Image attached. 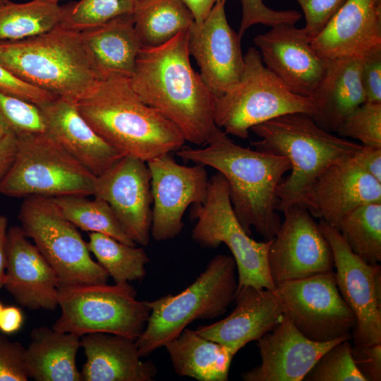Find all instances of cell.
<instances>
[{"instance_id":"obj_1","label":"cell","mask_w":381,"mask_h":381,"mask_svg":"<svg viewBox=\"0 0 381 381\" xmlns=\"http://www.w3.org/2000/svg\"><path fill=\"white\" fill-rule=\"evenodd\" d=\"M188 30L153 47H142L130 79L139 98L173 123L186 142L207 145L221 130L216 96L190 61Z\"/></svg>"},{"instance_id":"obj_2","label":"cell","mask_w":381,"mask_h":381,"mask_svg":"<svg viewBox=\"0 0 381 381\" xmlns=\"http://www.w3.org/2000/svg\"><path fill=\"white\" fill-rule=\"evenodd\" d=\"M176 153L184 162L212 167L223 175L234 212L248 235L253 226L265 241L274 238L282 223L277 189L291 169L286 157L237 145L222 129L206 147L183 145Z\"/></svg>"},{"instance_id":"obj_3","label":"cell","mask_w":381,"mask_h":381,"mask_svg":"<svg viewBox=\"0 0 381 381\" xmlns=\"http://www.w3.org/2000/svg\"><path fill=\"white\" fill-rule=\"evenodd\" d=\"M130 78L99 80L77 108L91 128L123 156L144 162L180 150L182 133L169 120L143 102Z\"/></svg>"},{"instance_id":"obj_4","label":"cell","mask_w":381,"mask_h":381,"mask_svg":"<svg viewBox=\"0 0 381 381\" xmlns=\"http://www.w3.org/2000/svg\"><path fill=\"white\" fill-rule=\"evenodd\" d=\"M260 138L255 150L286 157L291 173L277 186V210L303 206L306 195L320 175L332 164L356 155L361 144L319 126L311 115L286 114L250 128Z\"/></svg>"},{"instance_id":"obj_5","label":"cell","mask_w":381,"mask_h":381,"mask_svg":"<svg viewBox=\"0 0 381 381\" xmlns=\"http://www.w3.org/2000/svg\"><path fill=\"white\" fill-rule=\"evenodd\" d=\"M0 64L27 83L75 102L100 80L80 32L60 26L28 39L0 42Z\"/></svg>"},{"instance_id":"obj_6","label":"cell","mask_w":381,"mask_h":381,"mask_svg":"<svg viewBox=\"0 0 381 381\" xmlns=\"http://www.w3.org/2000/svg\"><path fill=\"white\" fill-rule=\"evenodd\" d=\"M236 265L232 256L219 254L187 288L145 301L150 314L135 343L140 357L164 346L195 320L224 314L236 297Z\"/></svg>"},{"instance_id":"obj_7","label":"cell","mask_w":381,"mask_h":381,"mask_svg":"<svg viewBox=\"0 0 381 381\" xmlns=\"http://www.w3.org/2000/svg\"><path fill=\"white\" fill-rule=\"evenodd\" d=\"M315 111L313 99L291 92L265 67L259 51L250 47L239 80L216 98L214 120L227 135L246 139L256 125L286 114L313 116Z\"/></svg>"},{"instance_id":"obj_8","label":"cell","mask_w":381,"mask_h":381,"mask_svg":"<svg viewBox=\"0 0 381 381\" xmlns=\"http://www.w3.org/2000/svg\"><path fill=\"white\" fill-rule=\"evenodd\" d=\"M58 306L61 315L52 327L80 337L104 332L136 340L150 314L129 282L59 284Z\"/></svg>"},{"instance_id":"obj_9","label":"cell","mask_w":381,"mask_h":381,"mask_svg":"<svg viewBox=\"0 0 381 381\" xmlns=\"http://www.w3.org/2000/svg\"><path fill=\"white\" fill-rule=\"evenodd\" d=\"M190 217L196 220L191 237L197 244L217 248L224 243L231 252L238 271L237 290L248 285L274 290L268 266L273 238L259 242L245 231L234 212L222 174L217 172L209 179L206 198L192 205Z\"/></svg>"},{"instance_id":"obj_10","label":"cell","mask_w":381,"mask_h":381,"mask_svg":"<svg viewBox=\"0 0 381 381\" xmlns=\"http://www.w3.org/2000/svg\"><path fill=\"white\" fill-rule=\"evenodd\" d=\"M96 176L47 133L18 137L14 162L0 186L8 197L93 194Z\"/></svg>"},{"instance_id":"obj_11","label":"cell","mask_w":381,"mask_h":381,"mask_svg":"<svg viewBox=\"0 0 381 381\" xmlns=\"http://www.w3.org/2000/svg\"><path fill=\"white\" fill-rule=\"evenodd\" d=\"M21 229L56 273L61 284L107 283L109 275L90 256L78 228L50 197H25L20 208Z\"/></svg>"},{"instance_id":"obj_12","label":"cell","mask_w":381,"mask_h":381,"mask_svg":"<svg viewBox=\"0 0 381 381\" xmlns=\"http://www.w3.org/2000/svg\"><path fill=\"white\" fill-rule=\"evenodd\" d=\"M286 315L304 336L326 342L353 329L356 316L342 298L334 270L276 285Z\"/></svg>"},{"instance_id":"obj_13","label":"cell","mask_w":381,"mask_h":381,"mask_svg":"<svg viewBox=\"0 0 381 381\" xmlns=\"http://www.w3.org/2000/svg\"><path fill=\"white\" fill-rule=\"evenodd\" d=\"M329 243L338 290L356 316L354 346L381 344V267L353 253L340 231L325 220L318 223Z\"/></svg>"},{"instance_id":"obj_14","label":"cell","mask_w":381,"mask_h":381,"mask_svg":"<svg viewBox=\"0 0 381 381\" xmlns=\"http://www.w3.org/2000/svg\"><path fill=\"white\" fill-rule=\"evenodd\" d=\"M274 236L268 253L270 274L276 285L333 270L330 246L307 208L294 205Z\"/></svg>"},{"instance_id":"obj_15","label":"cell","mask_w":381,"mask_h":381,"mask_svg":"<svg viewBox=\"0 0 381 381\" xmlns=\"http://www.w3.org/2000/svg\"><path fill=\"white\" fill-rule=\"evenodd\" d=\"M146 163L153 204L150 236L156 241L171 239L182 231L186 209L206 198L209 179L205 166L179 164L171 153Z\"/></svg>"},{"instance_id":"obj_16","label":"cell","mask_w":381,"mask_h":381,"mask_svg":"<svg viewBox=\"0 0 381 381\" xmlns=\"http://www.w3.org/2000/svg\"><path fill=\"white\" fill-rule=\"evenodd\" d=\"M147 163L123 156L96 176L93 195L105 200L125 233L142 246L150 242L152 196Z\"/></svg>"},{"instance_id":"obj_17","label":"cell","mask_w":381,"mask_h":381,"mask_svg":"<svg viewBox=\"0 0 381 381\" xmlns=\"http://www.w3.org/2000/svg\"><path fill=\"white\" fill-rule=\"evenodd\" d=\"M225 1L216 3L206 18L188 30V51L200 75L216 97L241 78L244 68L241 40L229 25Z\"/></svg>"},{"instance_id":"obj_18","label":"cell","mask_w":381,"mask_h":381,"mask_svg":"<svg viewBox=\"0 0 381 381\" xmlns=\"http://www.w3.org/2000/svg\"><path fill=\"white\" fill-rule=\"evenodd\" d=\"M265 67L293 93L311 97L321 80L327 61L310 44L303 28L282 23L253 39Z\"/></svg>"},{"instance_id":"obj_19","label":"cell","mask_w":381,"mask_h":381,"mask_svg":"<svg viewBox=\"0 0 381 381\" xmlns=\"http://www.w3.org/2000/svg\"><path fill=\"white\" fill-rule=\"evenodd\" d=\"M352 339L351 333L319 342L304 336L284 314L282 319L258 340L261 363L241 374L244 381H301L318 359L336 344Z\"/></svg>"},{"instance_id":"obj_20","label":"cell","mask_w":381,"mask_h":381,"mask_svg":"<svg viewBox=\"0 0 381 381\" xmlns=\"http://www.w3.org/2000/svg\"><path fill=\"white\" fill-rule=\"evenodd\" d=\"M381 202V182L365 171L354 157L329 167L308 192L303 207L337 229L341 219L366 204Z\"/></svg>"},{"instance_id":"obj_21","label":"cell","mask_w":381,"mask_h":381,"mask_svg":"<svg viewBox=\"0 0 381 381\" xmlns=\"http://www.w3.org/2000/svg\"><path fill=\"white\" fill-rule=\"evenodd\" d=\"M59 279L54 269L20 226L8 228L4 288L20 306L54 310Z\"/></svg>"},{"instance_id":"obj_22","label":"cell","mask_w":381,"mask_h":381,"mask_svg":"<svg viewBox=\"0 0 381 381\" xmlns=\"http://www.w3.org/2000/svg\"><path fill=\"white\" fill-rule=\"evenodd\" d=\"M310 44L325 61L381 49V0H346Z\"/></svg>"},{"instance_id":"obj_23","label":"cell","mask_w":381,"mask_h":381,"mask_svg":"<svg viewBox=\"0 0 381 381\" xmlns=\"http://www.w3.org/2000/svg\"><path fill=\"white\" fill-rule=\"evenodd\" d=\"M236 306L226 318L199 326L201 336L219 343L234 355L248 343L258 341L282 319V306L274 291L243 286L236 291Z\"/></svg>"},{"instance_id":"obj_24","label":"cell","mask_w":381,"mask_h":381,"mask_svg":"<svg viewBox=\"0 0 381 381\" xmlns=\"http://www.w3.org/2000/svg\"><path fill=\"white\" fill-rule=\"evenodd\" d=\"M47 133L98 176L123 157L107 144L80 114L76 102L62 97L39 106Z\"/></svg>"},{"instance_id":"obj_25","label":"cell","mask_w":381,"mask_h":381,"mask_svg":"<svg viewBox=\"0 0 381 381\" xmlns=\"http://www.w3.org/2000/svg\"><path fill=\"white\" fill-rule=\"evenodd\" d=\"M85 362L82 381H152L157 373L151 361H143L135 340L95 332L80 338Z\"/></svg>"},{"instance_id":"obj_26","label":"cell","mask_w":381,"mask_h":381,"mask_svg":"<svg viewBox=\"0 0 381 381\" xmlns=\"http://www.w3.org/2000/svg\"><path fill=\"white\" fill-rule=\"evenodd\" d=\"M361 57L327 61L313 99L315 123L328 132H337L346 117L365 102L361 81Z\"/></svg>"},{"instance_id":"obj_27","label":"cell","mask_w":381,"mask_h":381,"mask_svg":"<svg viewBox=\"0 0 381 381\" xmlns=\"http://www.w3.org/2000/svg\"><path fill=\"white\" fill-rule=\"evenodd\" d=\"M80 35L100 80L112 76L131 78L142 47L133 14L119 16Z\"/></svg>"},{"instance_id":"obj_28","label":"cell","mask_w":381,"mask_h":381,"mask_svg":"<svg viewBox=\"0 0 381 381\" xmlns=\"http://www.w3.org/2000/svg\"><path fill=\"white\" fill-rule=\"evenodd\" d=\"M25 350L28 378L36 381H82L76 365L81 337L45 326L35 327Z\"/></svg>"},{"instance_id":"obj_29","label":"cell","mask_w":381,"mask_h":381,"mask_svg":"<svg viewBox=\"0 0 381 381\" xmlns=\"http://www.w3.org/2000/svg\"><path fill=\"white\" fill-rule=\"evenodd\" d=\"M166 348L176 373L198 381H226L234 356L225 346L185 328Z\"/></svg>"},{"instance_id":"obj_30","label":"cell","mask_w":381,"mask_h":381,"mask_svg":"<svg viewBox=\"0 0 381 381\" xmlns=\"http://www.w3.org/2000/svg\"><path fill=\"white\" fill-rule=\"evenodd\" d=\"M134 26L142 47L162 45L189 30L194 18L181 0H143L136 3Z\"/></svg>"},{"instance_id":"obj_31","label":"cell","mask_w":381,"mask_h":381,"mask_svg":"<svg viewBox=\"0 0 381 381\" xmlns=\"http://www.w3.org/2000/svg\"><path fill=\"white\" fill-rule=\"evenodd\" d=\"M68 6L43 0L8 1L0 6V42L25 40L54 30L62 23Z\"/></svg>"},{"instance_id":"obj_32","label":"cell","mask_w":381,"mask_h":381,"mask_svg":"<svg viewBox=\"0 0 381 381\" xmlns=\"http://www.w3.org/2000/svg\"><path fill=\"white\" fill-rule=\"evenodd\" d=\"M87 246L115 284L142 281L145 278V265L150 258L143 248L97 232L89 233Z\"/></svg>"},{"instance_id":"obj_33","label":"cell","mask_w":381,"mask_h":381,"mask_svg":"<svg viewBox=\"0 0 381 381\" xmlns=\"http://www.w3.org/2000/svg\"><path fill=\"white\" fill-rule=\"evenodd\" d=\"M61 214L78 229L108 235L130 246L137 244L125 233L113 210L104 200L81 195L52 198Z\"/></svg>"},{"instance_id":"obj_34","label":"cell","mask_w":381,"mask_h":381,"mask_svg":"<svg viewBox=\"0 0 381 381\" xmlns=\"http://www.w3.org/2000/svg\"><path fill=\"white\" fill-rule=\"evenodd\" d=\"M337 229L351 250L368 264L381 260V202L363 205L345 216Z\"/></svg>"},{"instance_id":"obj_35","label":"cell","mask_w":381,"mask_h":381,"mask_svg":"<svg viewBox=\"0 0 381 381\" xmlns=\"http://www.w3.org/2000/svg\"><path fill=\"white\" fill-rule=\"evenodd\" d=\"M135 6V0H79L69 4L59 26L82 32L119 16L133 14Z\"/></svg>"},{"instance_id":"obj_36","label":"cell","mask_w":381,"mask_h":381,"mask_svg":"<svg viewBox=\"0 0 381 381\" xmlns=\"http://www.w3.org/2000/svg\"><path fill=\"white\" fill-rule=\"evenodd\" d=\"M350 339L341 341L327 350L305 376L306 381H366L358 370L351 353Z\"/></svg>"},{"instance_id":"obj_37","label":"cell","mask_w":381,"mask_h":381,"mask_svg":"<svg viewBox=\"0 0 381 381\" xmlns=\"http://www.w3.org/2000/svg\"><path fill=\"white\" fill-rule=\"evenodd\" d=\"M0 116L18 137L47 132L45 119L38 105L1 91Z\"/></svg>"},{"instance_id":"obj_38","label":"cell","mask_w":381,"mask_h":381,"mask_svg":"<svg viewBox=\"0 0 381 381\" xmlns=\"http://www.w3.org/2000/svg\"><path fill=\"white\" fill-rule=\"evenodd\" d=\"M336 133L358 140L365 147H381V103H363L346 117Z\"/></svg>"},{"instance_id":"obj_39","label":"cell","mask_w":381,"mask_h":381,"mask_svg":"<svg viewBox=\"0 0 381 381\" xmlns=\"http://www.w3.org/2000/svg\"><path fill=\"white\" fill-rule=\"evenodd\" d=\"M241 4V20L238 35L241 38L251 26L262 24L273 27L282 23L295 24L301 18V14L296 10H274L267 6L263 0H240Z\"/></svg>"},{"instance_id":"obj_40","label":"cell","mask_w":381,"mask_h":381,"mask_svg":"<svg viewBox=\"0 0 381 381\" xmlns=\"http://www.w3.org/2000/svg\"><path fill=\"white\" fill-rule=\"evenodd\" d=\"M25 348L0 334V381H27L24 354Z\"/></svg>"},{"instance_id":"obj_41","label":"cell","mask_w":381,"mask_h":381,"mask_svg":"<svg viewBox=\"0 0 381 381\" xmlns=\"http://www.w3.org/2000/svg\"><path fill=\"white\" fill-rule=\"evenodd\" d=\"M301 6L306 19L303 28L313 38L346 0H295Z\"/></svg>"},{"instance_id":"obj_42","label":"cell","mask_w":381,"mask_h":381,"mask_svg":"<svg viewBox=\"0 0 381 381\" xmlns=\"http://www.w3.org/2000/svg\"><path fill=\"white\" fill-rule=\"evenodd\" d=\"M0 91L41 106L57 96L16 78L0 64Z\"/></svg>"},{"instance_id":"obj_43","label":"cell","mask_w":381,"mask_h":381,"mask_svg":"<svg viewBox=\"0 0 381 381\" xmlns=\"http://www.w3.org/2000/svg\"><path fill=\"white\" fill-rule=\"evenodd\" d=\"M360 75L365 102L381 103V49L361 56Z\"/></svg>"},{"instance_id":"obj_44","label":"cell","mask_w":381,"mask_h":381,"mask_svg":"<svg viewBox=\"0 0 381 381\" xmlns=\"http://www.w3.org/2000/svg\"><path fill=\"white\" fill-rule=\"evenodd\" d=\"M351 353L356 367L366 381L381 380V344L353 346Z\"/></svg>"},{"instance_id":"obj_45","label":"cell","mask_w":381,"mask_h":381,"mask_svg":"<svg viewBox=\"0 0 381 381\" xmlns=\"http://www.w3.org/2000/svg\"><path fill=\"white\" fill-rule=\"evenodd\" d=\"M17 143L18 136L0 116V186L14 162Z\"/></svg>"},{"instance_id":"obj_46","label":"cell","mask_w":381,"mask_h":381,"mask_svg":"<svg viewBox=\"0 0 381 381\" xmlns=\"http://www.w3.org/2000/svg\"><path fill=\"white\" fill-rule=\"evenodd\" d=\"M354 159L365 171L381 182V147L363 146Z\"/></svg>"},{"instance_id":"obj_47","label":"cell","mask_w":381,"mask_h":381,"mask_svg":"<svg viewBox=\"0 0 381 381\" xmlns=\"http://www.w3.org/2000/svg\"><path fill=\"white\" fill-rule=\"evenodd\" d=\"M23 315L15 306H4L0 315V331L4 334H13L23 325Z\"/></svg>"},{"instance_id":"obj_48","label":"cell","mask_w":381,"mask_h":381,"mask_svg":"<svg viewBox=\"0 0 381 381\" xmlns=\"http://www.w3.org/2000/svg\"><path fill=\"white\" fill-rule=\"evenodd\" d=\"M190 11L195 23H201L208 16L214 5L227 0H181Z\"/></svg>"},{"instance_id":"obj_49","label":"cell","mask_w":381,"mask_h":381,"mask_svg":"<svg viewBox=\"0 0 381 381\" xmlns=\"http://www.w3.org/2000/svg\"><path fill=\"white\" fill-rule=\"evenodd\" d=\"M8 220L4 215L0 214V289L4 288L6 266V250Z\"/></svg>"},{"instance_id":"obj_50","label":"cell","mask_w":381,"mask_h":381,"mask_svg":"<svg viewBox=\"0 0 381 381\" xmlns=\"http://www.w3.org/2000/svg\"><path fill=\"white\" fill-rule=\"evenodd\" d=\"M8 1H9V0H0V6L6 4Z\"/></svg>"},{"instance_id":"obj_51","label":"cell","mask_w":381,"mask_h":381,"mask_svg":"<svg viewBox=\"0 0 381 381\" xmlns=\"http://www.w3.org/2000/svg\"><path fill=\"white\" fill-rule=\"evenodd\" d=\"M43 1H49V2H52V3H58V4H59V1H61V0H43Z\"/></svg>"},{"instance_id":"obj_52","label":"cell","mask_w":381,"mask_h":381,"mask_svg":"<svg viewBox=\"0 0 381 381\" xmlns=\"http://www.w3.org/2000/svg\"><path fill=\"white\" fill-rule=\"evenodd\" d=\"M4 305L1 303V302L0 301V315H1V311L4 308Z\"/></svg>"},{"instance_id":"obj_53","label":"cell","mask_w":381,"mask_h":381,"mask_svg":"<svg viewBox=\"0 0 381 381\" xmlns=\"http://www.w3.org/2000/svg\"><path fill=\"white\" fill-rule=\"evenodd\" d=\"M136 1V3L137 2H139V1H143V0H135Z\"/></svg>"}]
</instances>
